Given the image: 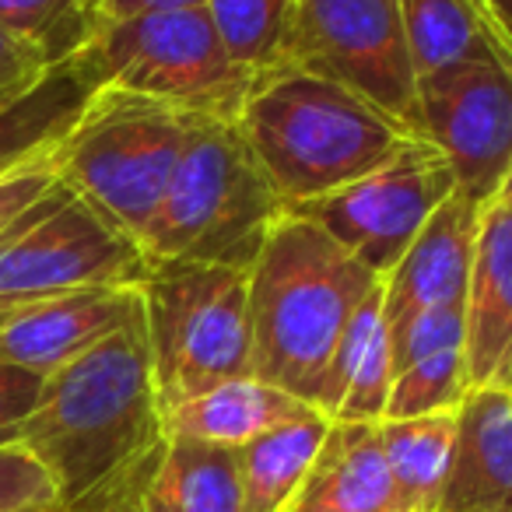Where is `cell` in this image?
Returning <instances> with one entry per match:
<instances>
[{
	"mask_svg": "<svg viewBox=\"0 0 512 512\" xmlns=\"http://www.w3.org/2000/svg\"><path fill=\"white\" fill-rule=\"evenodd\" d=\"M456 193L446 158L428 141H414L376 172L355 179L344 190L288 207L299 218L320 225L379 281L400 264L425 221Z\"/></svg>",
	"mask_w": 512,
	"mask_h": 512,
	"instance_id": "cell-10",
	"label": "cell"
},
{
	"mask_svg": "<svg viewBox=\"0 0 512 512\" xmlns=\"http://www.w3.org/2000/svg\"><path fill=\"white\" fill-rule=\"evenodd\" d=\"M46 376L0 362V446L18 442V432L43 397Z\"/></svg>",
	"mask_w": 512,
	"mask_h": 512,
	"instance_id": "cell-30",
	"label": "cell"
},
{
	"mask_svg": "<svg viewBox=\"0 0 512 512\" xmlns=\"http://www.w3.org/2000/svg\"><path fill=\"white\" fill-rule=\"evenodd\" d=\"M470 393L467 351L449 348L407 365L393 376L386 418H418V414L456 411Z\"/></svg>",
	"mask_w": 512,
	"mask_h": 512,
	"instance_id": "cell-26",
	"label": "cell"
},
{
	"mask_svg": "<svg viewBox=\"0 0 512 512\" xmlns=\"http://www.w3.org/2000/svg\"><path fill=\"white\" fill-rule=\"evenodd\" d=\"M477 15H481L484 29L498 43V50L512 60V0H474Z\"/></svg>",
	"mask_w": 512,
	"mask_h": 512,
	"instance_id": "cell-34",
	"label": "cell"
},
{
	"mask_svg": "<svg viewBox=\"0 0 512 512\" xmlns=\"http://www.w3.org/2000/svg\"><path fill=\"white\" fill-rule=\"evenodd\" d=\"M197 116L141 95L95 88L53 148L60 183L141 246Z\"/></svg>",
	"mask_w": 512,
	"mask_h": 512,
	"instance_id": "cell-5",
	"label": "cell"
},
{
	"mask_svg": "<svg viewBox=\"0 0 512 512\" xmlns=\"http://www.w3.org/2000/svg\"><path fill=\"white\" fill-rule=\"evenodd\" d=\"M316 414L306 400L292 397L281 386L267 383L260 376H239L186 404L162 414L165 435H183V439L211 442V446L242 449L260 435L274 432L281 425H292Z\"/></svg>",
	"mask_w": 512,
	"mask_h": 512,
	"instance_id": "cell-18",
	"label": "cell"
},
{
	"mask_svg": "<svg viewBox=\"0 0 512 512\" xmlns=\"http://www.w3.org/2000/svg\"><path fill=\"white\" fill-rule=\"evenodd\" d=\"M463 320L470 386L505 383L512 372V214L495 200L477 225Z\"/></svg>",
	"mask_w": 512,
	"mask_h": 512,
	"instance_id": "cell-15",
	"label": "cell"
},
{
	"mask_svg": "<svg viewBox=\"0 0 512 512\" xmlns=\"http://www.w3.org/2000/svg\"><path fill=\"white\" fill-rule=\"evenodd\" d=\"M386 463L404 512H439L456 449V411L379 421Z\"/></svg>",
	"mask_w": 512,
	"mask_h": 512,
	"instance_id": "cell-22",
	"label": "cell"
},
{
	"mask_svg": "<svg viewBox=\"0 0 512 512\" xmlns=\"http://www.w3.org/2000/svg\"><path fill=\"white\" fill-rule=\"evenodd\" d=\"M165 439L144 323L116 330L46 376L18 442L50 470L64 509L92 502Z\"/></svg>",
	"mask_w": 512,
	"mask_h": 512,
	"instance_id": "cell-1",
	"label": "cell"
},
{
	"mask_svg": "<svg viewBox=\"0 0 512 512\" xmlns=\"http://www.w3.org/2000/svg\"><path fill=\"white\" fill-rule=\"evenodd\" d=\"M470 4H474V0H470Z\"/></svg>",
	"mask_w": 512,
	"mask_h": 512,
	"instance_id": "cell-37",
	"label": "cell"
},
{
	"mask_svg": "<svg viewBox=\"0 0 512 512\" xmlns=\"http://www.w3.org/2000/svg\"><path fill=\"white\" fill-rule=\"evenodd\" d=\"M285 64L348 88L418 134V74L397 0H299Z\"/></svg>",
	"mask_w": 512,
	"mask_h": 512,
	"instance_id": "cell-9",
	"label": "cell"
},
{
	"mask_svg": "<svg viewBox=\"0 0 512 512\" xmlns=\"http://www.w3.org/2000/svg\"><path fill=\"white\" fill-rule=\"evenodd\" d=\"M144 249L57 183L0 235V313L81 288L141 285Z\"/></svg>",
	"mask_w": 512,
	"mask_h": 512,
	"instance_id": "cell-8",
	"label": "cell"
},
{
	"mask_svg": "<svg viewBox=\"0 0 512 512\" xmlns=\"http://www.w3.org/2000/svg\"><path fill=\"white\" fill-rule=\"evenodd\" d=\"M46 71H50V64L29 43H22L0 25V95H15L22 88H32Z\"/></svg>",
	"mask_w": 512,
	"mask_h": 512,
	"instance_id": "cell-31",
	"label": "cell"
},
{
	"mask_svg": "<svg viewBox=\"0 0 512 512\" xmlns=\"http://www.w3.org/2000/svg\"><path fill=\"white\" fill-rule=\"evenodd\" d=\"M439 512H512V386H470Z\"/></svg>",
	"mask_w": 512,
	"mask_h": 512,
	"instance_id": "cell-14",
	"label": "cell"
},
{
	"mask_svg": "<svg viewBox=\"0 0 512 512\" xmlns=\"http://www.w3.org/2000/svg\"><path fill=\"white\" fill-rule=\"evenodd\" d=\"M330 418L309 414L235 449L239 460V512H292L313 460L327 439Z\"/></svg>",
	"mask_w": 512,
	"mask_h": 512,
	"instance_id": "cell-21",
	"label": "cell"
},
{
	"mask_svg": "<svg viewBox=\"0 0 512 512\" xmlns=\"http://www.w3.org/2000/svg\"><path fill=\"white\" fill-rule=\"evenodd\" d=\"M95 81L71 64L50 67L32 88L0 95V176L50 155L88 106Z\"/></svg>",
	"mask_w": 512,
	"mask_h": 512,
	"instance_id": "cell-19",
	"label": "cell"
},
{
	"mask_svg": "<svg viewBox=\"0 0 512 512\" xmlns=\"http://www.w3.org/2000/svg\"><path fill=\"white\" fill-rule=\"evenodd\" d=\"M495 204H502L505 211L512 214V172L505 176V183H502V190H498V197H495Z\"/></svg>",
	"mask_w": 512,
	"mask_h": 512,
	"instance_id": "cell-35",
	"label": "cell"
},
{
	"mask_svg": "<svg viewBox=\"0 0 512 512\" xmlns=\"http://www.w3.org/2000/svg\"><path fill=\"white\" fill-rule=\"evenodd\" d=\"M74 60L95 88H116L221 123L239 120L256 81V74L228 57L204 8L95 25V36Z\"/></svg>",
	"mask_w": 512,
	"mask_h": 512,
	"instance_id": "cell-7",
	"label": "cell"
},
{
	"mask_svg": "<svg viewBox=\"0 0 512 512\" xmlns=\"http://www.w3.org/2000/svg\"><path fill=\"white\" fill-rule=\"evenodd\" d=\"M57 183L60 176L53 169V151L36 158V162L22 165V169L8 172V176H0V235L8 232L32 204H39Z\"/></svg>",
	"mask_w": 512,
	"mask_h": 512,
	"instance_id": "cell-29",
	"label": "cell"
},
{
	"mask_svg": "<svg viewBox=\"0 0 512 512\" xmlns=\"http://www.w3.org/2000/svg\"><path fill=\"white\" fill-rule=\"evenodd\" d=\"M397 4L418 81L446 67L502 53L470 0H397Z\"/></svg>",
	"mask_w": 512,
	"mask_h": 512,
	"instance_id": "cell-23",
	"label": "cell"
},
{
	"mask_svg": "<svg viewBox=\"0 0 512 512\" xmlns=\"http://www.w3.org/2000/svg\"><path fill=\"white\" fill-rule=\"evenodd\" d=\"M0 25L29 43L50 67L71 64L95 36L85 0H0Z\"/></svg>",
	"mask_w": 512,
	"mask_h": 512,
	"instance_id": "cell-25",
	"label": "cell"
},
{
	"mask_svg": "<svg viewBox=\"0 0 512 512\" xmlns=\"http://www.w3.org/2000/svg\"><path fill=\"white\" fill-rule=\"evenodd\" d=\"M505 386H512V372H509V379H505Z\"/></svg>",
	"mask_w": 512,
	"mask_h": 512,
	"instance_id": "cell-36",
	"label": "cell"
},
{
	"mask_svg": "<svg viewBox=\"0 0 512 512\" xmlns=\"http://www.w3.org/2000/svg\"><path fill=\"white\" fill-rule=\"evenodd\" d=\"M60 505L50 470L22 446H0V512H50Z\"/></svg>",
	"mask_w": 512,
	"mask_h": 512,
	"instance_id": "cell-28",
	"label": "cell"
},
{
	"mask_svg": "<svg viewBox=\"0 0 512 512\" xmlns=\"http://www.w3.org/2000/svg\"><path fill=\"white\" fill-rule=\"evenodd\" d=\"M134 320H141L137 285L81 288L29 302L0 313V362L53 376Z\"/></svg>",
	"mask_w": 512,
	"mask_h": 512,
	"instance_id": "cell-12",
	"label": "cell"
},
{
	"mask_svg": "<svg viewBox=\"0 0 512 512\" xmlns=\"http://www.w3.org/2000/svg\"><path fill=\"white\" fill-rule=\"evenodd\" d=\"M158 446H162V442H158ZM151 456L137 470H130L123 481H116L113 488H106L102 495H95L92 502L78 505V509H67V512H141L137 509V495H141V484H144V474H148V467H151Z\"/></svg>",
	"mask_w": 512,
	"mask_h": 512,
	"instance_id": "cell-33",
	"label": "cell"
},
{
	"mask_svg": "<svg viewBox=\"0 0 512 512\" xmlns=\"http://www.w3.org/2000/svg\"><path fill=\"white\" fill-rule=\"evenodd\" d=\"M418 134L456 190L488 207L512 172V60L488 53L418 81Z\"/></svg>",
	"mask_w": 512,
	"mask_h": 512,
	"instance_id": "cell-11",
	"label": "cell"
},
{
	"mask_svg": "<svg viewBox=\"0 0 512 512\" xmlns=\"http://www.w3.org/2000/svg\"><path fill=\"white\" fill-rule=\"evenodd\" d=\"M299 0H207V18L228 57L249 74H264L285 64Z\"/></svg>",
	"mask_w": 512,
	"mask_h": 512,
	"instance_id": "cell-24",
	"label": "cell"
},
{
	"mask_svg": "<svg viewBox=\"0 0 512 512\" xmlns=\"http://www.w3.org/2000/svg\"><path fill=\"white\" fill-rule=\"evenodd\" d=\"M376 285L320 225L285 211L249 267L253 376L316 407L337 341Z\"/></svg>",
	"mask_w": 512,
	"mask_h": 512,
	"instance_id": "cell-2",
	"label": "cell"
},
{
	"mask_svg": "<svg viewBox=\"0 0 512 512\" xmlns=\"http://www.w3.org/2000/svg\"><path fill=\"white\" fill-rule=\"evenodd\" d=\"M235 127L288 207L344 190L421 141L348 88L288 64L256 74Z\"/></svg>",
	"mask_w": 512,
	"mask_h": 512,
	"instance_id": "cell-3",
	"label": "cell"
},
{
	"mask_svg": "<svg viewBox=\"0 0 512 512\" xmlns=\"http://www.w3.org/2000/svg\"><path fill=\"white\" fill-rule=\"evenodd\" d=\"M288 211L235 123L200 120L186 141L141 249L148 264L249 271Z\"/></svg>",
	"mask_w": 512,
	"mask_h": 512,
	"instance_id": "cell-4",
	"label": "cell"
},
{
	"mask_svg": "<svg viewBox=\"0 0 512 512\" xmlns=\"http://www.w3.org/2000/svg\"><path fill=\"white\" fill-rule=\"evenodd\" d=\"M393 376L397 369H393L390 323L383 313V281H379L376 292L358 306L344 337L337 341L316 411L327 414L330 421L376 425L386 418Z\"/></svg>",
	"mask_w": 512,
	"mask_h": 512,
	"instance_id": "cell-17",
	"label": "cell"
},
{
	"mask_svg": "<svg viewBox=\"0 0 512 512\" xmlns=\"http://www.w3.org/2000/svg\"><path fill=\"white\" fill-rule=\"evenodd\" d=\"M85 4L92 11L95 25L123 22V18H137V15H155V11L207 8V0H85Z\"/></svg>",
	"mask_w": 512,
	"mask_h": 512,
	"instance_id": "cell-32",
	"label": "cell"
},
{
	"mask_svg": "<svg viewBox=\"0 0 512 512\" xmlns=\"http://www.w3.org/2000/svg\"><path fill=\"white\" fill-rule=\"evenodd\" d=\"M481 204L460 190L425 221L400 264L383 278L386 323H400L425 309L463 306L470 267H474Z\"/></svg>",
	"mask_w": 512,
	"mask_h": 512,
	"instance_id": "cell-13",
	"label": "cell"
},
{
	"mask_svg": "<svg viewBox=\"0 0 512 512\" xmlns=\"http://www.w3.org/2000/svg\"><path fill=\"white\" fill-rule=\"evenodd\" d=\"M137 292L162 414L228 379L253 376L249 271L151 264Z\"/></svg>",
	"mask_w": 512,
	"mask_h": 512,
	"instance_id": "cell-6",
	"label": "cell"
},
{
	"mask_svg": "<svg viewBox=\"0 0 512 512\" xmlns=\"http://www.w3.org/2000/svg\"><path fill=\"white\" fill-rule=\"evenodd\" d=\"M141 512H239L235 449L165 435L144 474Z\"/></svg>",
	"mask_w": 512,
	"mask_h": 512,
	"instance_id": "cell-20",
	"label": "cell"
},
{
	"mask_svg": "<svg viewBox=\"0 0 512 512\" xmlns=\"http://www.w3.org/2000/svg\"><path fill=\"white\" fill-rule=\"evenodd\" d=\"M467 341V320H463V306L446 309H425L414 313L400 323H390V344H393V369H407V365L421 362L428 355H439L449 348H463Z\"/></svg>",
	"mask_w": 512,
	"mask_h": 512,
	"instance_id": "cell-27",
	"label": "cell"
},
{
	"mask_svg": "<svg viewBox=\"0 0 512 512\" xmlns=\"http://www.w3.org/2000/svg\"><path fill=\"white\" fill-rule=\"evenodd\" d=\"M292 512H404L379 421H330Z\"/></svg>",
	"mask_w": 512,
	"mask_h": 512,
	"instance_id": "cell-16",
	"label": "cell"
}]
</instances>
